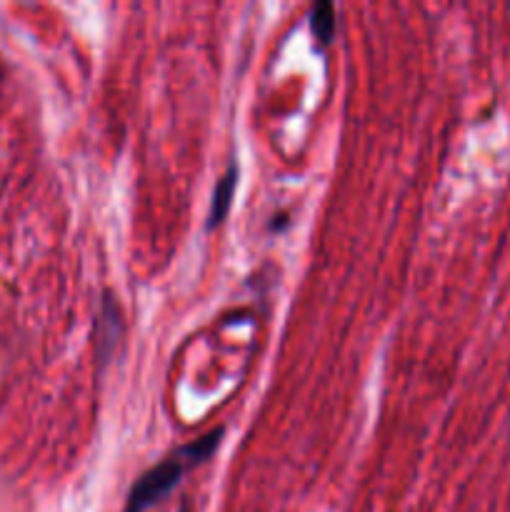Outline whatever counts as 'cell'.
I'll return each mask as SVG.
<instances>
[{"label": "cell", "mask_w": 510, "mask_h": 512, "mask_svg": "<svg viewBox=\"0 0 510 512\" xmlns=\"http://www.w3.org/2000/svg\"><path fill=\"white\" fill-rule=\"evenodd\" d=\"M220 435H223V430H215V433L205 435L203 440H195V443L185 445L178 453H173L170 458H165L163 463L155 465L153 470H148V473L135 483L125 512H143L148 510L150 505L158 503V500H163L165 495L178 485V480L183 478L185 470L210 458V453L218 448Z\"/></svg>", "instance_id": "1"}, {"label": "cell", "mask_w": 510, "mask_h": 512, "mask_svg": "<svg viewBox=\"0 0 510 512\" xmlns=\"http://www.w3.org/2000/svg\"><path fill=\"white\" fill-rule=\"evenodd\" d=\"M120 333V318H118V305L113 303V298L103 300V310L98 315V340H95V348H98V360L100 365L108 363L110 350L118 343Z\"/></svg>", "instance_id": "2"}, {"label": "cell", "mask_w": 510, "mask_h": 512, "mask_svg": "<svg viewBox=\"0 0 510 512\" xmlns=\"http://www.w3.org/2000/svg\"><path fill=\"white\" fill-rule=\"evenodd\" d=\"M235 185H238V165H230L228 173L218 180L213 193V203H210V215H208V225L215 228V225L223 223L225 213L230 208V200H233Z\"/></svg>", "instance_id": "3"}, {"label": "cell", "mask_w": 510, "mask_h": 512, "mask_svg": "<svg viewBox=\"0 0 510 512\" xmlns=\"http://www.w3.org/2000/svg\"><path fill=\"white\" fill-rule=\"evenodd\" d=\"M310 28L320 45H328L335 33V8L330 3H318L310 13Z\"/></svg>", "instance_id": "4"}]
</instances>
